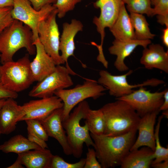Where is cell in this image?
Listing matches in <instances>:
<instances>
[{
	"label": "cell",
	"mask_w": 168,
	"mask_h": 168,
	"mask_svg": "<svg viewBox=\"0 0 168 168\" xmlns=\"http://www.w3.org/2000/svg\"><path fill=\"white\" fill-rule=\"evenodd\" d=\"M109 30L115 40L126 41L136 39L130 15L123 2L116 19Z\"/></svg>",
	"instance_id": "cell-21"
},
{
	"label": "cell",
	"mask_w": 168,
	"mask_h": 168,
	"mask_svg": "<svg viewBox=\"0 0 168 168\" xmlns=\"http://www.w3.org/2000/svg\"><path fill=\"white\" fill-rule=\"evenodd\" d=\"M106 90L97 81L86 79L83 84L77 85L73 88L56 92L54 95L60 98L63 103L62 121L68 117L71 110L79 103L88 98L97 99L104 95Z\"/></svg>",
	"instance_id": "cell-5"
},
{
	"label": "cell",
	"mask_w": 168,
	"mask_h": 168,
	"mask_svg": "<svg viewBox=\"0 0 168 168\" xmlns=\"http://www.w3.org/2000/svg\"><path fill=\"white\" fill-rule=\"evenodd\" d=\"M157 22L162 25H165L166 27H168V16L157 15Z\"/></svg>",
	"instance_id": "cell-40"
},
{
	"label": "cell",
	"mask_w": 168,
	"mask_h": 168,
	"mask_svg": "<svg viewBox=\"0 0 168 168\" xmlns=\"http://www.w3.org/2000/svg\"><path fill=\"white\" fill-rule=\"evenodd\" d=\"M100 109L105 120L104 134L117 136L137 128L141 117L126 101L117 100L105 104Z\"/></svg>",
	"instance_id": "cell-2"
},
{
	"label": "cell",
	"mask_w": 168,
	"mask_h": 168,
	"mask_svg": "<svg viewBox=\"0 0 168 168\" xmlns=\"http://www.w3.org/2000/svg\"><path fill=\"white\" fill-rule=\"evenodd\" d=\"M13 0H0V7H12Z\"/></svg>",
	"instance_id": "cell-42"
},
{
	"label": "cell",
	"mask_w": 168,
	"mask_h": 168,
	"mask_svg": "<svg viewBox=\"0 0 168 168\" xmlns=\"http://www.w3.org/2000/svg\"><path fill=\"white\" fill-rule=\"evenodd\" d=\"M137 129L117 136L90 133L96 157L102 168L120 166L136 139Z\"/></svg>",
	"instance_id": "cell-1"
},
{
	"label": "cell",
	"mask_w": 168,
	"mask_h": 168,
	"mask_svg": "<svg viewBox=\"0 0 168 168\" xmlns=\"http://www.w3.org/2000/svg\"><path fill=\"white\" fill-rule=\"evenodd\" d=\"M70 74L71 72L66 66L57 65L53 72L33 87L28 95L40 98L52 96L57 91L73 85Z\"/></svg>",
	"instance_id": "cell-9"
},
{
	"label": "cell",
	"mask_w": 168,
	"mask_h": 168,
	"mask_svg": "<svg viewBox=\"0 0 168 168\" xmlns=\"http://www.w3.org/2000/svg\"><path fill=\"white\" fill-rule=\"evenodd\" d=\"M154 151L148 147L130 151L125 157L121 168H149L154 159Z\"/></svg>",
	"instance_id": "cell-23"
},
{
	"label": "cell",
	"mask_w": 168,
	"mask_h": 168,
	"mask_svg": "<svg viewBox=\"0 0 168 168\" xmlns=\"http://www.w3.org/2000/svg\"><path fill=\"white\" fill-rule=\"evenodd\" d=\"M164 92L165 90L151 92L142 87L129 95L116 99L127 102L141 118L149 113L160 112V108L164 101Z\"/></svg>",
	"instance_id": "cell-11"
},
{
	"label": "cell",
	"mask_w": 168,
	"mask_h": 168,
	"mask_svg": "<svg viewBox=\"0 0 168 168\" xmlns=\"http://www.w3.org/2000/svg\"><path fill=\"white\" fill-rule=\"evenodd\" d=\"M7 168H23V165L21 163L19 160L17 158L15 162Z\"/></svg>",
	"instance_id": "cell-43"
},
{
	"label": "cell",
	"mask_w": 168,
	"mask_h": 168,
	"mask_svg": "<svg viewBox=\"0 0 168 168\" xmlns=\"http://www.w3.org/2000/svg\"><path fill=\"white\" fill-rule=\"evenodd\" d=\"M5 99H0V110L4 104L5 100ZM1 134L0 133V136Z\"/></svg>",
	"instance_id": "cell-44"
},
{
	"label": "cell",
	"mask_w": 168,
	"mask_h": 168,
	"mask_svg": "<svg viewBox=\"0 0 168 168\" xmlns=\"http://www.w3.org/2000/svg\"><path fill=\"white\" fill-rule=\"evenodd\" d=\"M122 3V0H97L93 3L94 7L100 10L99 16H95L93 22L100 35L101 46L105 36V29L107 27L110 28L113 25Z\"/></svg>",
	"instance_id": "cell-12"
},
{
	"label": "cell",
	"mask_w": 168,
	"mask_h": 168,
	"mask_svg": "<svg viewBox=\"0 0 168 168\" xmlns=\"http://www.w3.org/2000/svg\"><path fill=\"white\" fill-rule=\"evenodd\" d=\"M13 6L11 11L14 19L19 20L31 29L33 42L39 39L40 24L45 20L56 8L51 4L45 5L38 11L31 6L29 0H13Z\"/></svg>",
	"instance_id": "cell-8"
},
{
	"label": "cell",
	"mask_w": 168,
	"mask_h": 168,
	"mask_svg": "<svg viewBox=\"0 0 168 168\" xmlns=\"http://www.w3.org/2000/svg\"><path fill=\"white\" fill-rule=\"evenodd\" d=\"M63 108L55 110L45 119L40 121L48 136L56 140L67 155H72L62 124Z\"/></svg>",
	"instance_id": "cell-14"
},
{
	"label": "cell",
	"mask_w": 168,
	"mask_h": 168,
	"mask_svg": "<svg viewBox=\"0 0 168 168\" xmlns=\"http://www.w3.org/2000/svg\"><path fill=\"white\" fill-rule=\"evenodd\" d=\"M18 96L17 93L9 90L2 82L0 83V99L12 98L15 99Z\"/></svg>",
	"instance_id": "cell-35"
},
{
	"label": "cell",
	"mask_w": 168,
	"mask_h": 168,
	"mask_svg": "<svg viewBox=\"0 0 168 168\" xmlns=\"http://www.w3.org/2000/svg\"><path fill=\"white\" fill-rule=\"evenodd\" d=\"M25 114L22 105H18L14 99H6L0 110L1 134L8 135L14 131L17 123Z\"/></svg>",
	"instance_id": "cell-16"
},
{
	"label": "cell",
	"mask_w": 168,
	"mask_h": 168,
	"mask_svg": "<svg viewBox=\"0 0 168 168\" xmlns=\"http://www.w3.org/2000/svg\"><path fill=\"white\" fill-rule=\"evenodd\" d=\"M40 148L42 147L21 134L12 137L0 145V150L5 153L13 152L18 154Z\"/></svg>",
	"instance_id": "cell-24"
},
{
	"label": "cell",
	"mask_w": 168,
	"mask_h": 168,
	"mask_svg": "<svg viewBox=\"0 0 168 168\" xmlns=\"http://www.w3.org/2000/svg\"><path fill=\"white\" fill-rule=\"evenodd\" d=\"M159 112L149 113L141 118L137 128L138 136L130 151L145 146L154 151L155 147L154 126Z\"/></svg>",
	"instance_id": "cell-18"
},
{
	"label": "cell",
	"mask_w": 168,
	"mask_h": 168,
	"mask_svg": "<svg viewBox=\"0 0 168 168\" xmlns=\"http://www.w3.org/2000/svg\"><path fill=\"white\" fill-rule=\"evenodd\" d=\"M83 168H102L101 165L97 160L94 149L88 148Z\"/></svg>",
	"instance_id": "cell-34"
},
{
	"label": "cell",
	"mask_w": 168,
	"mask_h": 168,
	"mask_svg": "<svg viewBox=\"0 0 168 168\" xmlns=\"http://www.w3.org/2000/svg\"><path fill=\"white\" fill-rule=\"evenodd\" d=\"M162 113V115L163 116L166 117L168 118V110L164 111Z\"/></svg>",
	"instance_id": "cell-45"
},
{
	"label": "cell",
	"mask_w": 168,
	"mask_h": 168,
	"mask_svg": "<svg viewBox=\"0 0 168 168\" xmlns=\"http://www.w3.org/2000/svg\"><path fill=\"white\" fill-rule=\"evenodd\" d=\"M133 72L132 70H130L123 75H114L106 70H101L99 72L100 77L97 82L109 91L110 95L116 98L129 94L135 88L146 86L155 87L165 83L162 80L152 78L140 84L131 85L128 82L127 77Z\"/></svg>",
	"instance_id": "cell-7"
},
{
	"label": "cell",
	"mask_w": 168,
	"mask_h": 168,
	"mask_svg": "<svg viewBox=\"0 0 168 168\" xmlns=\"http://www.w3.org/2000/svg\"><path fill=\"white\" fill-rule=\"evenodd\" d=\"M29 55L26 54L16 61L2 64L1 82L9 90L18 93L27 89L35 82Z\"/></svg>",
	"instance_id": "cell-6"
},
{
	"label": "cell",
	"mask_w": 168,
	"mask_h": 168,
	"mask_svg": "<svg viewBox=\"0 0 168 168\" xmlns=\"http://www.w3.org/2000/svg\"><path fill=\"white\" fill-rule=\"evenodd\" d=\"M57 13L56 8L40 22L38 28L39 40L56 65L65 64L59 54L60 32L56 21Z\"/></svg>",
	"instance_id": "cell-10"
},
{
	"label": "cell",
	"mask_w": 168,
	"mask_h": 168,
	"mask_svg": "<svg viewBox=\"0 0 168 168\" xmlns=\"http://www.w3.org/2000/svg\"><path fill=\"white\" fill-rule=\"evenodd\" d=\"M130 16L134 29L136 39L146 40L154 38L155 35L150 32L149 24L142 14L130 13Z\"/></svg>",
	"instance_id": "cell-25"
},
{
	"label": "cell",
	"mask_w": 168,
	"mask_h": 168,
	"mask_svg": "<svg viewBox=\"0 0 168 168\" xmlns=\"http://www.w3.org/2000/svg\"><path fill=\"white\" fill-rule=\"evenodd\" d=\"M153 16L157 15L168 16V0H151Z\"/></svg>",
	"instance_id": "cell-33"
},
{
	"label": "cell",
	"mask_w": 168,
	"mask_h": 168,
	"mask_svg": "<svg viewBox=\"0 0 168 168\" xmlns=\"http://www.w3.org/2000/svg\"><path fill=\"white\" fill-rule=\"evenodd\" d=\"M151 43V40H133L121 41L115 39L112 45L108 49L110 53L116 56L114 63L116 68L120 72L126 71L129 69L128 67L124 63V60L129 56L138 46H142L144 48Z\"/></svg>",
	"instance_id": "cell-19"
},
{
	"label": "cell",
	"mask_w": 168,
	"mask_h": 168,
	"mask_svg": "<svg viewBox=\"0 0 168 168\" xmlns=\"http://www.w3.org/2000/svg\"><path fill=\"white\" fill-rule=\"evenodd\" d=\"M27 125L28 133H32L45 141L48 140V136L44 127L40 122L34 119L25 120Z\"/></svg>",
	"instance_id": "cell-29"
},
{
	"label": "cell",
	"mask_w": 168,
	"mask_h": 168,
	"mask_svg": "<svg viewBox=\"0 0 168 168\" xmlns=\"http://www.w3.org/2000/svg\"><path fill=\"white\" fill-rule=\"evenodd\" d=\"M85 160V158H82L77 162L71 163L66 161L58 155H53L50 168H83Z\"/></svg>",
	"instance_id": "cell-30"
},
{
	"label": "cell",
	"mask_w": 168,
	"mask_h": 168,
	"mask_svg": "<svg viewBox=\"0 0 168 168\" xmlns=\"http://www.w3.org/2000/svg\"><path fill=\"white\" fill-rule=\"evenodd\" d=\"M31 29L22 22L14 19L9 26L0 33V62L3 64L12 61L15 54L25 48L30 55L35 54Z\"/></svg>",
	"instance_id": "cell-3"
},
{
	"label": "cell",
	"mask_w": 168,
	"mask_h": 168,
	"mask_svg": "<svg viewBox=\"0 0 168 168\" xmlns=\"http://www.w3.org/2000/svg\"><path fill=\"white\" fill-rule=\"evenodd\" d=\"M140 63L147 69L154 68L168 73V51L159 44H151L144 48Z\"/></svg>",
	"instance_id": "cell-20"
},
{
	"label": "cell",
	"mask_w": 168,
	"mask_h": 168,
	"mask_svg": "<svg viewBox=\"0 0 168 168\" xmlns=\"http://www.w3.org/2000/svg\"><path fill=\"white\" fill-rule=\"evenodd\" d=\"M151 166L154 168H168V160L151 164Z\"/></svg>",
	"instance_id": "cell-41"
},
{
	"label": "cell",
	"mask_w": 168,
	"mask_h": 168,
	"mask_svg": "<svg viewBox=\"0 0 168 168\" xmlns=\"http://www.w3.org/2000/svg\"><path fill=\"white\" fill-rule=\"evenodd\" d=\"M89 108L88 103L84 100L79 103L68 117L62 121L72 155L77 158L80 157L82 155L84 143L88 147L94 146L87 123L85 121L83 126L80 124L82 119H85Z\"/></svg>",
	"instance_id": "cell-4"
},
{
	"label": "cell",
	"mask_w": 168,
	"mask_h": 168,
	"mask_svg": "<svg viewBox=\"0 0 168 168\" xmlns=\"http://www.w3.org/2000/svg\"><path fill=\"white\" fill-rule=\"evenodd\" d=\"M83 25L79 20L72 19L70 23L65 22L63 25V30L60 39L59 51L61 56L66 67L69 70L72 75L76 73L72 70L68 63V59L71 56L74 55L75 49V37L79 31L83 30Z\"/></svg>",
	"instance_id": "cell-15"
},
{
	"label": "cell",
	"mask_w": 168,
	"mask_h": 168,
	"mask_svg": "<svg viewBox=\"0 0 168 168\" xmlns=\"http://www.w3.org/2000/svg\"><path fill=\"white\" fill-rule=\"evenodd\" d=\"M83 0H57L56 3L53 4L57 11V15L59 18L64 17L66 13L72 10L75 5Z\"/></svg>",
	"instance_id": "cell-31"
},
{
	"label": "cell",
	"mask_w": 168,
	"mask_h": 168,
	"mask_svg": "<svg viewBox=\"0 0 168 168\" xmlns=\"http://www.w3.org/2000/svg\"><path fill=\"white\" fill-rule=\"evenodd\" d=\"M163 44L167 48L168 47V27L163 30V34L161 37Z\"/></svg>",
	"instance_id": "cell-39"
},
{
	"label": "cell",
	"mask_w": 168,
	"mask_h": 168,
	"mask_svg": "<svg viewBox=\"0 0 168 168\" xmlns=\"http://www.w3.org/2000/svg\"><path fill=\"white\" fill-rule=\"evenodd\" d=\"M163 98V102L159 109L160 111L168 110V89L167 88L165 90Z\"/></svg>",
	"instance_id": "cell-38"
},
{
	"label": "cell",
	"mask_w": 168,
	"mask_h": 168,
	"mask_svg": "<svg viewBox=\"0 0 168 168\" xmlns=\"http://www.w3.org/2000/svg\"><path fill=\"white\" fill-rule=\"evenodd\" d=\"M25 112L20 121L28 119L41 120L56 109L63 108V103L57 96H52L32 100L22 105Z\"/></svg>",
	"instance_id": "cell-13"
},
{
	"label": "cell",
	"mask_w": 168,
	"mask_h": 168,
	"mask_svg": "<svg viewBox=\"0 0 168 168\" xmlns=\"http://www.w3.org/2000/svg\"><path fill=\"white\" fill-rule=\"evenodd\" d=\"M163 117V115L162 114L159 117L157 125L155 129V147L154 151V159L153 161L152 164L168 160V147L165 148L161 146L159 137L160 124Z\"/></svg>",
	"instance_id": "cell-28"
},
{
	"label": "cell",
	"mask_w": 168,
	"mask_h": 168,
	"mask_svg": "<svg viewBox=\"0 0 168 168\" xmlns=\"http://www.w3.org/2000/svg\"><path fill=\"white\" fill-rule=\"evenodd\" d=\"M28 134L27 138L30 141L35 143L42 148H48L46 141L32 133H28Z\"/></svg>",
	"instance_id": "cell-37"
},
{
	"label": "cell",
	"mask_w": 168,
	"mask_h": 168,
	"mask_svg": "<svg viewBox=\"0 0 168 168\" xmlns=\"http://www.w3.org/2000/svg\"><path fill=\"white\" fill-rule=\"evenodd\" d=\"M53 155L49 150L42 148L19 154L17 158L27 168H50Z\"/></svg>",
	"instance_id": "cell-22"
},
{
	"label": "cell",
	"mask_w": 168,
	"mask_h": 168,
	"mask_svg": "<svg viewBox=\"0 0 168 168\" xmlns=\"http://www.w3.org/2000/svg\"><path fill=\"white\" fill-rule=\"evenodd\" d=\"M85 119L91 133L96 135L104 134L105 120L104 114L100 108L97 110H92L89 108Z\"/></svg>",
	"instance_id": "cell-26"
},
{
	"label": "cell",
	"mask_w": 168,
	"mask_h": 168,
	"mask_svg": "<svg viewBox=\"0 0 168 168\" xmlns=\"http://www.w3.org/2000/svg\"><path fill=\"white\" fill-rule=\"evenodd\" d=\"M130 13L146 14L148 16H152V8L151 0H122Z\"/></svg>",
	"instance_id": "cell-27"
},
{
	"label": "cell",
	"mask_w": 168,
	"mask_h": 168,
	"mask_svg": "<svg viewBox=\"0 0 168 168\" xmlns=\"http://www.w3.org/2000/svg\"><path fill=\"white\" fill-rule=\"evenodd\" d=\"M12 7H0V33L13 21L11 11Z\"/></svg>",
	"instance_id": "cell-32"
},
{
	"label": "cell",
	"mask_w": 168,
	"mask_h": 168,
	"mask_svg": "<svg viewBox=\"0 0 168 168\" xmlns=\"http://www.w3.org/2000/svg\"><path fill=\"white\" fill-rule=\"evenodd\" d=\"M36 49V55L30 62L31 71L35 82H40L53 72L56 65L46 52L39 39L33 43Z\"/></svg>",
	"instance_id": "cell-17"
},
{
	"label": "cell",
	"mask_w": 168,
	"mask_h": 168,
	"mask_svg": "<svg viewBox=\"0 0 168 168\" xmlns=\"http://www.w3.org/2000/svg\"><path fill=\"white\" fill-rule=\"evenodd\" d=\"M33 7L38 11L46 5L54 4L57 0H29Z\"/></svg>",
	"instance_id": "cell-36"
},
{
	"label": "cell",
	"mask_w": 168,
	"mask_h": 168,
	"mask_svg": "<svg viewBox=\"0 0 168 168\" xmlns=\"http://www.w3.org/2000/svg\"><path fill=\"white\" fill-rule=\"evenodd\" d=\"M0 62V83L2 82V72H1V65Z\"/></svg>",
	"instance_id": "cell-46"
}]
</instances>
